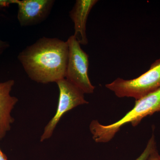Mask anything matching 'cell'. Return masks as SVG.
Segmentation results:
<instances>
[{
	"instance_id": "obj_1",
	"label": "cell",
	"mask_w": 160,
	"mask_h": 160,
	"mask_svg": "<svg viewBox=\"0 0 160 160\" xmlns=\"http://www.w3.org/2000/svg\"><path fill=\"white\" fill-rule=\"evenodd\" d=\"M68 56L67 41L43 37L26 47L18 58L30 79L47 84L65 78Z\"/></svg>"
},
{
	"instance_id": "obj_2",
	"label": "cell",
	"mask_w": 160,
	"mask_h": 160,
	"mask_svg": "<svg viewBox=\"0 0 160 160\" xmlns=\"http://www.w3.org/2000/svg\"><path fill=\"white\" fill-rule=\"evenodd\" d=\"M158 112H160V89L136 100L132 109L117 122L103 125L98 120H92L89 129L96 142L107 143L114 137L123 126L130 123L136 127L144 118Z\"/></svg>"
},
{
	"instance_id": "obj_3",
	"label": "cell",
	"mask_w": 160,
	"mask_h": 160,
	"mask_svg": "<svg viewBox=\"0 0 160 160\" xmlns=\"http://www.w3.org/2000/svg\"><path fill=\"white\" fill-rule=\"evenodd\" d=\"M106 87L118 97L139 99L160 89V58L156 60L148 71L131 80L118 78Z\"/></svg>"
},
{
	"instance_id": "obj_4",
	"label": "cell",
	"mask_w": 160,
	"mask_h": 160,
	"mask_svg": "<svg viewBox=\"0 0 160 160\" xmlns=\"http://www.w3.org/2000/svg\"><path fill=\"white\" fill-rule=\"evenodd\" d=\"M67 42L69 56L65 78L84 94L93 93L95 87L92 84L88 75V55L81 48V44L74 36H70Z\"/></svg>"
},
{
	"instance_id": "obj_5",
	"label": "cell",
	"mask_w": 160,
	"mask_h": 160,
	"mask_svg": "<svg viewBox=\"0 0 160 160\" xmlns=\"http://www.w3.org/2000/svg\"><path fill=\"white\" fill-rule=\"evenodd\" d=\"M56 83L59 90L57 109L54 116L45 127L40 138L41 142L51 137L61 118L66 112L80 105L89 103L85 99L82 92L66 78L60 80Z\"/></svg>"
},
{
	"instance_id": "obj_6",
	"label": "cell",
	"mask_w": 160,
	"mask_h": 160,
	"mask_svg": "<svg viewBox=\"0 0 160 160\" xmlns=\"http://www.w3.org/2000/svg\"><path fill=\"white\" fill-rule=\"evenodd\" d=\"M52 0H12L18 6V19L22 26L42 22L49 15L54 4Z\"/></svg>"
},
{
	"instance_id": "obj_7",
	"label": "cell",
	"mask_w": 160,
	"mask_h": 160,
	"mask_svg": "<svg viewBox=\"0 0 160 160\" xmlns=\"http://www.w3.org/2000/svg\"><path fill=\"white\" fill-rule=\"evenodd\" d=\"M15 82L9 80L0 83V141L10 131L14 119L11 113L18 99L10 95Z\"/></svg>"
},
{
	"instance_id": "obj_8",
	"label": "cell",
	"mask_w": 160,
	"mask_h": 160,
	"mask_svg": "<svg viewBox=\"0 0 160 160\" xmlns=\"http://www.w3.org/2000/svg\"><path fill=\"white\" fill-rule=\"evenodd\" d=\"M97 0H77L69 12L70 17L74 24V34L81 45L88 44L86 35V23L89 13Z\"/></svg>"
},
{
	"instance_id": "obj_9",
	"label": "cell",
	"mask_w": 160,
	"mask_h": 160,
	"mask_svg": "<svg viewBox=\"0 0 160 160\" xmlns=\"http://www.w3.org/2000/svg\"><path fill=\"white\" fill-rule=\"evenodd\" d=\"M156 142L154 134H152L150 139L148 141V143L145 149L142 152V154L135 160H146L152 152L156 149Z\"/></svg>"
},
{
	"instance_id": "obj_10",
	"label": "cell",
	"mask_w": 160,
	"mask_h": 160,
	"mask_svg": "<svg viewBox=\"0 0 160 160\" xmlns=\"http://www.w3.org/2000/svg\"><path fill=\"white\" fill-rule=\"evenodd\" d=\"M146 160H160V155L157 148L152 152Z\"/></svg>"
},
{
	"instance_id": "obj_11",
	"label": "cell",
	"mask_w": 160,
	"mask_h": 160,
	"mask_svg": "<svg viewBox=\"0 0 160 160\" xmlns=\"http://www.w3.org/2000/svg\"><path fill=\"white\" fill-rule=\"evenodd\" d=\"M9 47V44L0 38V55Z\"/></svg>"
},
{
	"instance_id": "obj_12",
	"label": "cell",
	"mask_w": 160,
	"mask_h": 160,
	"mask_svg": "<svg viewBox=\"0 0 160 160\" xmlns=\"http://www.w3.org/2000/svg\"><path fill=\"white\" fill-rule=\"evenodd\" d=\"M12 4V0L10 1H3V0H1L0 1V9L4 8V7H7L9 6L10 4Z\"/></svg>"
},
{
	"instance_id": "obj_13",
	"label": "cell",
	"mask_w": 160,
	"mask_h": 160,
	"mask_svg": "<svg viewBox=\"0 0 160 160\" xmlns=\"http://www.w3.org/2000/svg\"><path fill=\"white\" fill-rule=\"evenodd\" d=\"M0 160H8L7 157L0 149Z\"/></svg>"
}]
</instances>
